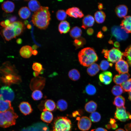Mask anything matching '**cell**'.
Masks as SVG:
<instances>
[{
	"mask_svg": "<svg viewBox=\"0 0 131 131\" xmlns=\"http://www.w3.org/2000/svg\"><path fill=\"white\" fill-rule=\"evenodd\" d=\"M50 17L49 8L41 6L38 10L34 13L32 21L34 25L38 28L44 29L48 27L49 24Z\"/></svg>",
	"mask_w": 131,
	"mask_h": 131,
	"instance_id": "cell-1",
	"label": "cell"
},
{
	"mask_svg": "<svg viewBox=\"0 0 131 131\" xmlns=\"http://www.w3.org/2000/svg\"><path fill=\"white\" fill-rule=\"evenodd\" d=\"M79 61L82 65L89 67L98 60V56L93 49L88 47L82 49L78 54Z\"/></svg>",
	"mask_w": 131,
	"mask_h": 131,
	"instance_id": "cell-2",
	"label": "cell"
},
{
	"mask_svg": "<svg viewBox=\"0 0 131 131\" xmlns=\"http://www.w3.org/2000/svg\"><path fill=\"white\" fill-rule=\"evenodd\" d=\"M18 117L13 107L7 111L0 113V127L5 128L15 125Z\"/></svg>",
	"mask_w": 131,
	"mask_h": 131,
	"instance_id": "cell-3",
	"label": "cell"
},
{
	"mask_svg": "<svg viewBox=\"0 0 131 131\" xmlns=\"http://www.w3.org/2000/svg\"><path fill=\"white\" fill-rule=\"evenodd\" d=\"M71 127L69 119L66 117H58L54 121L53 131H70Z\"/></svg>",
	"mask_w": 131,
	"mask_h": 131,
	"instance_id": "cell-4",
	"label": "cell"
},
{
	"mask_svg": "<svg viewBox=\"0 0 131 131\" xmlns=\"http://www.w3.org/2000/svg\"><path fill=\"white\" fill-rule=\"evenodd\" d=\"M102 53L104 54V57L108 61L113 63L116 62L119 60L122 59L123 53L118 49L113 48L108 50L103 49Z\"/></svg>",
	"mask_w": 131,
	"mask_h": 131,
	"instance_id": "cell-5",
	"label": "cell"
},
{
	"mask_svg": "<svg viewBox=\"0 0 131 131\" xmlns=\"http://www.w3.org/2000/svg\"><path fill=\"white\" fill-rule=\"evenodd\" d=\"M14 97L13 91L9 86H4L0 88V99L11 102Z\"/></svg>",
	"mask_w": 131,
	"mask_h": 131,
	"instance_id": "cell-6",
	"label": "cell"
},
{
	"mask_svg": "<svg viewBox=\"0 0 131 131\" xmlns=\"http://www.w3.org/2000/svg\"><path fill=\"white\" fill-rule=\"evenodd\" d=\"M111 32L112 35L117 41L125 40L128 37V33L122 29L120 26H113L112 27Z\"/></svg>",
	"mask_w": 131,
	"mask_h": 131,
	"instance_id": "cell-7",
	"label": "cell"
},
{
	"mask_svg": "<svg viewBox=\"0 0 131 131\" xmlns=\"http://www.w3.org/2000/svg\"><path fill=\"white\" fill-rule=\"evenodd\" d=\"M115 118L122 122H125L131 119V115L127 112L125 107L124 106L116 107L115 113Z\"/></svg>",
	"mask_w": 131,
	"mask_h": 131,
	"instance_id": "cell-8",
	"label": "cell"
},
{
	"mask_svg": "<svg viewBox=\"0 0 131 131\" xmlns=\"http://www.w3.org/2000/svg\"><path fill=\"white\" fill-rule=\"evenodd\" d=\"M14 27V25L11 23L3 29L2 33L7 41L10 40L13 38H15L16 36Z\"/></svg>",
	"mask_w": 131,
	"mask_h": 131,
	"instance_id": "cell-9",
	"label": "cell"
},
{
	"mask_svg": "<svg viewBox=\"0 0 131 131\" xmlns=\"http://www.w3.org/2000/svg\"><path fill=\"white\" fill-rule=\"evenodd\" d=\"M91 125V121L90 119L85 116L81 117L79 120L78 126L79 129L83 131L89 130Z\"/></svg>",
	"mask_w": 131,
	"mask_h": 131,
	"instance_id": "cell-10",
	"label": "cell"
},
{
	"mask_svg": "<svg viewBox=\"0 0 131 131\" xmlns=\"http://www.w3.org/2000/svg\"><path fill=\"white\" fill-rule=\"evenodd\" d=\"M115 68L119 74L128 73L129 71V66L127 62L122 59L116 63Z\"/></svg>",
	"mask_w": 131,
	"mask_h": 131,
	"instance_id": "cell-11",
	"label": "cell"
},
{
	"mask_svg": "<svg viewBox=\"0 0 131 131\" xmlns=\"http://www.w3.org/2000/svg\"><path fill=\"white\" fill-rule=\"evenodd\" d=\"M22 131H49L48 127L44 124L38 123L23 129Z\"/></svg>",
	"mask_w": 131,
	"mask_h": 131,
	"instance_id": "cell-12",
	"label": "cell"
},
{
	"mask_svg": "<svg viewBox=\"0 0 131 131\" xmlns=\"http://www.w3.org/2000/svg\"><path fill=\"white\" fill-rule=\"evenodd\" d=\"M100 81L103 83L108 85L109 84L112 80V74L108 71H105L101 73L99 75Z\"/></svg>",
	"mask_w": 131,
	"mask_h": 131,
	"instance_id": "cell-13",
	"label": "cell"
},
{
	"mask_svg": "<svg viewBox=\"0 0 131 131\" xmlns=\"http://www.w3.org/2000/svg\"><path fill=\"white\" fill-rule=\"evenodd\" d=\"M66 13L69 16L75 18H81L84 16V14L79 8L72 7L66 10Z\"/></svg>",
	"mask_w": 131,
	"mask_h": 131,
	"instance_id": "cell-14",
	"label": "cell"
},
{
	"mask_svg": "<svg viewBox=\"0 0 131 131\" xmlns=\"http://www.w3.org/2000/svg\"><path fill=\"white\" fill-rule=\"evenodd\" d=\"M122 29L127 33H131V16H127L124 17L120 24Z\"/></svg>",
	"mask_w": 131,
	"mask_h": 131,
	"instance_id": "cell-15",
	"label": "cell"
},
{
	"mask_svg": "<svg viewBox=\"0 0 131 131\" xmlns=\"http://www.w3.org/2000/svg\"><path fill=\"white\" fill-rule=\"evenodd\" d=\"M33 49L31 46L25 45L20 49L19 53L21 56L25 58H28L32 55Z\"/></svg>",
	"mask_w": 131,
	"mask_h": 131,
	"instance_id": "cell-16",
	"label": "cell"
},
{
	"mask_svg": "<svg viewBox=\"0 0 131 131\" xmlns=\"http://www.w3.org/2000/svg\"><path fill=\"white\" fill-rule=\"evenodd\" d=\"M19 107L21 112L25 115H29L33 111L31 105L27 102H21Z\"/></svg>",
	"mask_w": 131,
	"mask_h": 131,
	"instance_id": "cell-17",
	"label": "cell"
},
{
	"mask_svg": "<svg viewBox=\"0 0 131 131\" xmlns=\"http://www.w3.org/2000/svg\"><path fill=\"white\" fill-rule=\"evenodd\" d=\"M95 19L92 16L90 15L85 16L83 18L82 27L84 29L88 27L93 26L94 23Z\"/></svg>",
	"mask_w": 131,
	"mask_h": 131,
	"instance_id": "cell-18",
	"label": "cell"
},
{
	"mask_svg": "<svg viewBox=\"0 0 131 131\" xmlns=\"http://www.w3.org/2000/svg\"><path fill=\"white\" fill-rule=\"evenodd\" d=\"M130 75L128 73L116 75L113 78L114 82L117 85H120L128 80Z\"/></svg>",
	"mask_w": 131,
	"mask_h": 131,
	"instance_id": "cell-19",
	"label": "cell"
},
{
	"mask_svg": "<svg viewBox=\"0 0 131 131\" xmlns=\"http://www.w3.org/2000/svg\"><path fill=\"white\" fill-rule=\"evenodd\" d=\"M128 11L127 7L124 5H120L115 8V11L117 16L120 18L124 17L127 15Z\"/></svg>",
	"mask_w": 131,
	"mask_h": 131,
	"instance_id": "cell-20",
	"label": "cell"
},
{
	"mask_svg": "<svg viewBox=\"0 0 131 131\" xmlns=\"http://www.w3.org/2000/svg\"><path fill=\"white\" fill-rule=\"evenodd\" d=\"M1 7L2 10L6 12L11 13L14 11L15 5L13 2L8 0L4 2L2 4Z\"/></svg>",
	"mask_w": 131,
	"mask_h": 131,
	"instance_id": "cell-21",
	"label": "cell"
},
{
	"mask_svg": "<svg viewBox=\"0 0 131 131\" xmlns=\"http://www.w3.org/2000/svg\"><path fill=\"white\" fill-rule=\"evenodd\" d=\"M70 29L69 23L66 21L61 22L58 26V30L61 34L65 33L69 31Z\"/></svg>",
	"mask_w": 131,
	"mask_h": 131,
	"instance_id": "cell-22",
	"label": "cell"
},
{
	"mask_svg": "<svg viewBox=\"0 0 131 131\" xmlns=\"http://www.w3.org/2000/svg\"><path fill=\"white\" fill-rule=\"evenodd\" d=\"M100 70L99 66L97 64L94 63L88 67L87 70L88 74L90 76L95 75Z\"/></svg>",
	"mask_w": 131,
	"mask_h": 131,
	"instance_id": "cell-23",
	"label": "cell"
},
{
	"mask_svg": "<svg viewBox=\"0 0 131 131\" xmlns=\"http://www.w3.org/2000/svg\"><path fill=\"white\" fill-rule=\"evenodd\" d=\"M41 118L44 122L47 123H50L52 121L53 116L52 113L48 111H43L41 113Z\"/></svg>",
	"mask_w": 131,
	"mask_h": 131,
	"instance_id": "cell-24",
	"label": "cell"
},
{
	"mask_svg": "<svg viewBox=\"0 0 131 131\" xmlns=\"http://www.w3.org/2000/svg\"><path fill=\"white\" fill-rule=\"evenodd\" d=\"M12 107L10 101L0 99V113L7 111Z\"/></svg>",
	"mask_w": 131,
	"mask_h": 131,
	"instance_id": "cell-25",
	"label": "cell"
},
{
	"mask_svg": "<svg viewBox=\"0 0 131 131\" xmlns=\"http://www.w3.org/2000/svg\"><path fill=\"white\" fill-rule=\"evenodd\" d=\"M31 12L29 9L26 7L21 8L18 11V15L22 19H28L31 15Z\"/></svg>",
	"mask_w": 131,
	"mask_h": 131,
	"instance_id": "cell-26",
	"label": "cell"
},
{
	"mask_svg": "<svg viewBox=\"0 0 131 131\" xmlns=\"http://www.w3.org/2000/svg\"><path fill=\"white\" fill-rule=\"evenodd\" d=\"M44 106L43 111H51L55 110L56 105L53 101L51 99H48L44 103Z\"/></svg>",
	"mask_w": 131,
	"mask_h": 131,
	"instance_id": "cell-27",
	"label": "cell"
},
{
	"mask_svg": "<svg viewBox=\"0 0 131 131\" xmlns=\"http://www.w3.org/2000/svg\"><path fill=\"white\" fill-rule=\"evenodd\" d=\"M94 16L96 21L99 24L104 22L106 17L105 13L102 11H98L96 12L95 13Z\"/></svg>",
	"mask_w": 131,
	"mask_h": 131,
	"instance_id": "cell-28",
	"label": "cell"
},
{
	"mask_svg": "<svg viewBox=\"0 0 131 131\" xmlns=\"http://www.w3.org/2000/svg\"><path fill=\"white\" fill-rule=\"evenodd\" d=\"M28 5L29 9L34 12L38 10L41 7L39 2L35 0L30 1L28 3Z\"/></svg>",
	"mask_w": 131,
	"mask_h": 131,
	"instance_id": "cell-29",
	"label": "cell"
},
{
	"mask_svg": "<svg viewBox=\"0 0 131 131\" xmlns=\"http://www.w3.org/2000/svg\"><path fill=\"white\" fill-rule=\"evenodd\" d=\"M82 34V31L79 27L75 26L72 28L70 32V36L73 38L77 39L80 37Z\"/></svg>",
	"mask_w": 131,
	"mask_h": 131,
	"instance_id": "cell-30",
	"label": "cell"
},
{
	"mask_svg": "<svg viewBox=\"0 0 131 131\" xmlns=\"http://www.w3.org/2000/svg\"><path fill=\"white\" fill-rule=\"evenodd\" d=\"M97 107V104L93 101H89L87 103L85 106V110L89 113H92L95 112Z\"/></svg>",
	"mask_w": 131,
	"mask_h": 131,
	"instance_id": "cell-31",
	"label": "cell"
},
{
	"mask_svg": "<svg viewBox=\"0 0 131 131\" xmlns=\"http://www.w3.org/2000/svg\"><path fill=\"white\" fill-rule=\"evenodd\" d=\"M69 78L72 80L75 81L78 80L80 77V74L78 70L75 69L70 70L68 73Z\"/></svg>",
	"mask_w": 131,
	"mask_h": 131,
	"instance_id": "cell-32",
	"label": "cell"
},
{
	"mask_svg": "<svg viewBox=\"0 0 131 131\" xmlns=\"http://www.w3.org/2000/svg\"><path fill=\"white\" fill-rule=\"evenodd\" d=\"M12 23L14 25L16 36H17L22 32L24 27V24L20 21H15Z\"/></svg>",
	"mask_w": 131,
	"mask_h": 131,
	"instance_id": "cell-33",
	"label": "cell"
},
{
	"mask_svg": "<svg viewBox=\"0 0 131 131\" xmlns=\"http://www.w3.org/2000/svg\"><path fill=\"white\" fill-rule=\"evenodd\" d=\"M125 101V99L123 97L121 96H118L115 98L113 104L117 107H121L124 106Z\"/></svg>",
	"mask_w": 131,
	"mask_h": 131,
	"instance_id": "cell-34",
	"label": "cell"
},
{
	"mask_svg": "<svg viewBox=\"0 0 131 131\" xmlns=\"http://www.w3.org/2000/svg\"><path fill=\"white\" fill-rule=\"evenodd\" d=\"M57 108L61 111L66 110L68 107V104L66 101L63 99L59 100L57 102Z\"/></svg>",
	"mask_w": 131,
	"mask_h": 131,
	"instance_id": "cell-35",
	"label": "cell"
},
{
	"mask_svg": "<svg viewBox=\"0 0 131 131\" xmlns=\"http://www.w3.org/2000/svg\"><path fill=\"white\" fill-rule=\"evenodd\" d=\"M85 91L88 95H92L96 93V89L95 87L93 85L89 84L85 87Z\"/></svg>",
	"mask_w": 131,
	"mask_h": 131,
	"instance_id": "cell-36",
	"label": "cell"
},
{
	"mask_svg": "<svg viewBox=\"0 0 131 131\" xmlns=\"http://www.w3.org/2000/svg\"><path fill=\"white\" fill-rule=\"evenodd\" d=\"M120 86L124 91L130 92L131 91V78L123 82Z\"/></svg>",
	"mask_w": 131,
	"mask_h": 131,
	"instance_id": "cell-37",
	"label": "cell"
},
{
	"mask_svg": "<svg viewBox=\"0 0 131 131\" xmlns=\"http://www.w3.org/2000/svg\"><path fill=\"white\" fill-rule=\"evenodd\" d=\"M123 91L121 87L119 85L114 86L111 90L112 93L115 96H120Z\"/></svg>",
	"mask_w": 131,
	"mask_h": 131,
	"instance_id": "cell-38",
	"label": "cell"
},
{
	"mask_svg": "<svg viewBox=\"0 0 131 131\" xmlns=\"http://www.w3.org/2000/svg\"><path fill=\"white\" fill-rule=\"evenodd\" d=\"M67 14L66 12L63 10H58L56 13V17L59 20L63 21L66 18Z\"/></svg>",
	"mask_w": 131,
	"mask_h": 131,
	"instance_id": "cell-39",
	"label": "cell"
},
{
	"mask_svg": "<svg viewBox=\"0 0 131 131\" xmlns=\"http://www.w3.org/2000/svg\"><path fill=\"white\" fill-rule=\"evenodd\" d=\"M112 66V64L109 63L106 60H103L101 61L99 66L101 70L105 71L107 70L110 66Z\"/></svg>",
	"mask_w": 131,
	"mask_h": 131,
	"instance_id": "cell-40",
	"label": "cell"
},
{
	"mask_svg": "<svg viewBox=\"0 0 131 131\" xmlns=\"http://www.w3.org/2000/svg\"><path fill=\"white\" fill-rule=\"evenodd\" d=\"M43 94L41 91L39 90H35L32 92V97L35 100H38L41 99L43 97Z\"/></svg>",
	"mask_w": 131,
	"mask_h": 131,
	"instance_id": "cell-41",
	"label": "cell"
},
{
	"mask_svg": "<svg viewBox=\"0 0 131 131\" xmlns=\"http://www.w3.org/2000/svg\"><path fill=\"white\" fill-rule=\"evenodd\" d=\"M101 116L98 112H94L91 113L90 116V119L93 122H97L100 120Z\"/></svg>",
	"mask_w": 131,
	"mask_h": 131,
	"instance_id": "cell-42",
	"label": "cell"
},
{
	"mask_svg": "<svg viewBox=\"0 0 131 131\" xmlns=\"http://www.w3.org/2000/svg\"><path fill=\"white\" fill-rule=\"evenodd\" d=\"M123 53V56L126 57L127 62L131 66V45L126 49Z\"/></svg>",
	"mask_w": 131,
	"mask_h": 131,
	"instance_id": "cell-43",
	"label": "cell"
},
{
	"mask_svg": "<svg viewBox=\"0 0 131 131\" xmlns=\"http://www.w3.org/2000/svg\"><path fill=\"white\" fill-rule=\"evenodd\" d=\"M32 68L34 71L38 72L39 74H41L42 70H44L41 64L37 62H34L33 63Z\"/></svg>",
	"mask_w": 131,
	"mask_h": 131,
	"instance_id": "cell-44",
	"label": "cell"
},
{
	"mask_svg": "<svg viewBox=\"0 0 131 131\" xmlns=\"http://www.w3.org/2000/svg\"><path fill=\"white\" fill-rule=\"evenodd\" d=\"M84 39L83 38L75 39L74 41V44L76 48L82 47L84 44Z\"/></svg>",
	"mask_w": 131,
	"mask_h": 131,
	"instance_id": "cell-45",
	"label": "cell"
},
{
	"mask_svg": "<svg viewBox=\"0 0 131 131\" xmlns=\"http://www.w3.org/2000/svg\"><path fill=\"white\" fill-rule=\"evenodd\" d=\"M86 32L88 35H91L93 33L94 30L91 28H89L87 30Z\"/></svg>",
	"mask_w": 131,
	"mask_h": 131,
	"instance_id": "cell-46",
	"label": "cell"
},
{
	"mask_svg": "<svg viewBox=\"0 0 131 131\" xmlns=\"http://www.w3.org/2000/svg\"><path fill=\"white\" fill-rule=\"evenodd\" d=\"M97 36V37L99 38H102L104 36L103 33L101 31H99L98 33Z\"/></svg>",
	"mask_w": 131,
	"mask_h": 131,
	"instance_id": "cell-47",
	"label": "cell"
},
{
	"mask_svg": "<svg viewBox=\"0 0 131 131\" xmlns=\"http://www.w3.org/2000/svg\"><path fill=\"white\" fill-rule=\"evenodd\" d=\"M95 131H107L106 129L102 128H97Z\"/></svg>",
	"mask_w": 131,
	"mask_h": 131,
	"instance_id": "cell-48",
	"label": "cell"
},
{
	"mask_svg": "<svg viewBox=\"0 0 131 131\" xmlns=\"http://www.w3.org/2000/svg\"><path fill=\"white\" fill-rule=\"evenodd\" d=\"M0 24V25L3 27L5 28L7 27V26L5 25V21H4L1 22Z\"/></svg>",
	"mask_w": 131,
	"mask_h": 131,
	"instance_id": "cell-49",
	"label": "cell"
},
{
	"mask_svg": "<svg viewBox=\"0 0 131 131\" xmlns=\"http://www.w3.org/2000/svg\"><path fill=\"white\" fill-rule=\"evenodd\" d=\"M16 17L15 16H12L10 18V21L11 22H13L16 20Z\"/></svg>",
	"mask_w": 131,
	"mask_h": 131,
	"instance_id": "cell-50",
	"label": "cell"
},
{
	"mask_svg": "<svg viewBox=\"0 0 131 131\" xmlns=\"http://www.w3.org/2000/svg\"><path fill=\"white\" fill-rule=\"evenodd\" d=\"M98 7L99 9L100 10H101L103 8V4L101 3H99Z\"/></svg>",
	"mask_w": 131,
	"mask_h": 131,
	"instance_id": "cell-51",
	"label": "cell"
},
{
	"mask_svg": "<svg viewBox=\"0 0 131 131\" xmlns=\"http://www.w3.org/2000/svg\"><path fill=\"white\" fill-rule=\"evenodd\" d=\"M4 21L5 25L7 26L11 23L9 19H6Z\"/></svg>",
	"mask_w": 131,
	"mask_h": 131,
	"instance_id": "cell-52",
	"label": "cell"
},
{
	"mask_svg": "<svg viewBox=\"0 0 131 131\" xmlns=\"http://www.w3.org/2000/svg\"><path fill=\"white\" fill-rule=\"evenodd\" d=\"M22 40L20 38L17 39L16 41V43L19 44H21L22 42Z\"/></svg>",
	"mask_w": 131,
	"mask_h": 131,
	"instance_id": "cell-53",
	"label": "cell"
},
{
	"mask_svg": "<svg viewBox=\"0 0 131 131\" xmlns=\"http://www.w3.org/2000/svg\"><path fill=\"white\" fill-rule=\"evenodd\" d=\"M112 127L113 129H115L117 128L118 126L117 124L114 123L112 124Z\"/></svg>",
	"mask_w": 131,
	"mask_h": 131,
	"instance_id": "cell-54",
	"label": "cell"
},
{
	"mask_svg": "<svg viewBox=\"0 0 131 131\" xmlns=\"http://www.w3.org/2000/svg\"><path fill=\"white\" fill-rule=\"evenodd\" d=\"M38 51L36 50H33L32 52V54L34 55H36L38 54Z\"/></svg>",
	"mask_w": 131,
	"mask_h": 131,
	"instance_id": "cell-55",
	"label": "cell"
},
{
	"mask_svg": "<svg viewBox=\"0 0 131 131\" xmlns=\"http://www.w3.org/2000/svg\"><path fill=\"white\" fill-rule=\"evenodd\" d=\"M115 122L116 121L114 119H111L110 123L111 124H113L115 123Z\"/></svg>",
	"mask_w": 131,
	"mask_h": 131,
	"instance_id": "cell-56",
	"label": "cell"
},
{
	"mask_svg": "<svg viewBox=\"0 0 131 131\" xmlns=\"http://www.w3.org/2000/svg\"><path fill=\"white\" fill-rule=\"evenodd\" d=\"M32 48L33 49L36 50L38 48V46L36 45H34L33 46Z\"/></svg>",
	"mask_w": 131,
	"mask_h": 131,
	"instance_id": "cell-57",
	"label": "cell"
},
{
	"mask_svg": "<svg viewBox=\"0 0 131 131\" xmlns=\"http://www.w3.org/2000/svg\"><path fill=\"white\" fill-rule=\"evenodd\" d=\"M102 30L104 31H106L107 30V28L105 26H103L102 28Z\"/></svg>",
	"mask_w": 131,
	"mask_h": 131,
	"instance_id": "cell-58",
	"label": "cell"
},
{
	"mask_svg": "<svg viewBox=\"0 0 131 131\" xmlns=\"http://www.w3.org/2000/svg\"><path fill=\"white\" fill-rule=\"evenodd\" d=\"M34 72L33 73V75L35 76H38L39 74L38 72Z\"/></svg>",
	"mask_w": 131,
	"mask_h": 131,
	"instance_id": "cell-59",
	"label": "cell"
},
{
	"mask_svg": "<svg viewBox=\"0 0 131 131\" xmlns=\"http://www.w3.org/2000/svg\"><path fill=\"white\" fill-rule=\"evenodd\" d=\"M129 99L131 101V91L129 93Z\"/></svg>",
	"mask_w": 131,
	"mask_h": 131,
	"instance_id": "cell-60",
	"label": "cell"
},
{
	"mask_svg": "<svg viewBox=\"0 0 131 131\" xmlns=\"http://www.w3.org/2000/svg\"><path fill=\"white\" fill-rule=\"evenodd\" d=\"M115 131H125L123 129L119 128L116 130Z\"/></svg>",
	"mask_w": 131,
	"mask_h": 131,
	"instance_id": "cell-61",
	"label": "cell"
},
{
	"mask_svg": "<svg viewBox=\"0 0 131 131\" xmlns=\"http://www.w3.org/2000/svg\"><path fill=\"white\" fill-rule=\"evenodd\" d=\"M27 27V28L29 29H31L32 27L31 25L30 24L28 25Z\"/></svg>",
	"mask_w": 131,
	"mask_h": 131,
	"instance_id": "cell-62",
	"label": "cell"
},
{
	"mask_svg": "<svg viewBox=\"0 0 131 131\" xmlns=\"http://www.w3.org/2000/svg\"><path fill=\"white\" fill-rule=\"evenodd\" d=\"M3 0H0V2H3Z\"/></svg>",
	"mask_w": 131,
	"mask_h": 131,
	"instance_id": "cell-63",
	"label": "cell"
},
{
	"mask_svg": "<svg viewBox=\"0 0 131 131\" xmlns=\"http://www.w3.org/2000/svg\"></svg>",
	"mask_w": 131,
	"mask_h": 131,
	"instance_id": "cell-64",
	"label": "cell"
}]
</instances>
